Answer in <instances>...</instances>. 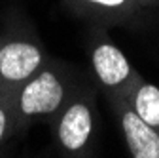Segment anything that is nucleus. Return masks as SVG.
I'll return each mask as SVG.
<instances>
[{
  "label": "nucleus",
  "instance_id": "f257e3e1",
  "mask_svg": "<svg viewBox=\"0 0 159 158\" xmlns=\"http://www.w3.org/2000/svg\"><path fill=\"white\" fill-rule=\"evenodd\" d=\"M65 88L53 72H40L23 88L19 95V109L23 116L48 114L61 105Z\"/></svg>",
  "mask_w": 159,
  "mask_h": 158
},
{
  "label": "nucleus",
  "instance_id": "f03ea898",
  "mask_svg": "<svg viewBox=\"0 0 159 158\" xmlns=\"http://www.w3.org/2000/svg\"><path fill=\"white\" fill-rule=\"evenodd\" d=\"M42 53L34 44L29 42H11L0 50V76L6 82L17 84L38 69Z\"/></svg>",
  "mask_w": 159,
  "mask_h": 158
},
{
  "label": "nucleus",
  "instance_id": "7ed1b4c3",
  "mask_svg": "<svg viewBox=\"0 0 159 158\" xmlns=\"http://www.w3.org/2000/svg\"><path fill=\"white\" fill-rule=\"evenodd\" d=\"M93 133V116L91 109L85 103H74L70 105L65 114L61 116V122L57 128V137L66 151L76 152L82 151Z\"/></svg>",
  "mask_w": 159,
  "mask_h": 158
},
{
  "label": "nucleus",
  "instance_id": "20e7f679",
  "mask_svg": "<svg viewBox=\"0 0 159 158\" xmlns=\"http://www.w3.org/2000/svg\"><path fill=\"white\" fill-rule=\"evenodd\" d=\"M121 128L134 158H159V133L127 107L121 111Z\"/></svg>",
  "mask_w": 159,
  "mask_h": 158
},
{
  "label": "nucleus",
  "instance_id": "39448f33",
  "mask_svg": "<svg viewBox=\"0 0 159 158\" xmlns=\"http://www.w3.org/2000/svg\"><path fill=\"white\" fill-rule=\"evenodd\" d=\"M93 69L106 88H119L131 80V67L125 55L112 44H101L93 52Z\"/></svg>",
  "mask_w": 159,
  "mask_h": 158
},
{
  "label": "nucleus",
  "instance_id": "423d86ee",
  "mask_svg": "<svg viewBox=\"0 0 159 158\" xmlns=\"http://www.w3.org/2000/svg\"><path fill=\"white\" fill-rule=\"evenodd\" d=\"M133 111L153 128H159V88L140 84L131 95Z\"/></svg>",
  "mask_w": 159,
  "mask_h": 158
},
{
  "label": "nucleus",
  "instance_id": "0eeeda50",
  "mask_svg": "<svg viewBox=\"0 0 159 158\" xmlns=\"http://www.w3.org/2000/svg\"><path fill=\"white\" fill-rule=\"evenodd\" d=\"M6 128H8V114H6V109L0 105V141L4 139Z\"/></svg>",
  "mask_w": 159,
  "mask_h": 158
},
{
  "label": "nucleus",
  "instance_id": "6e6552de",
  "mask_svg": "<svg viewBox=\"0 0 159 158\" xmlns=\"http://www.w3.org/2000/svg\"><path fill=\"white\" fill-rule=\"evenodd\" d=\"M89 2H97V4H102V6H119L125 0H89Z\"/></svg>",
  "mask_w": 159,
  "mask_h": 158
}]
</instances>
